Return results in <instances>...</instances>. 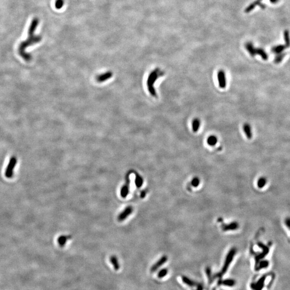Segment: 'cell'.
<instances>
[{"mask_svg": "<svg viewBox=\"0 0 290 290\" xmlns=\"http://www.w3.org/2000/svg\"><path fill=\"white\" fill-rule=\"evenodd\" d=\"M39 24V20L38 18L36 17L32 20L29 27L27 39L20 43L18 46V54L27 62H29L31 60L32 56L31 54L27 53L26 49L29 46L41 42L42 39L41 36L36 35L35 34L36 29L38 27Z\"/></svg>", "mask_w": 290, "mask_h": 290, "instance_id": "1", "label": "cell"}, {"mask_svg": "<svg viewBox=\"0 0 290 290\" xmlns=\"http://www.w3.org/2000/svg\"><path fill=\"white\" fill-rule=\"evenodd\" d=\"M163 75L164 73L162 72L159 68H156L155 70H153L149 75L147 81V86L149 92L152 96L154 97L156 96V91L154 88V84L156 80Z\"/></svg>", "mask_w": 290, "mask_h": 290, "instance_id": "2", "label": "cell"}, {"mask_svg": "<svg viewBox=\"0 0 290 290\" xmlns=\"http://www.w3.org/2000/svg\"><path fill=\"white\" fill-rule=\"evenodd\" d=\"M235 254V249H232L229 252L228 254L227 255V257H226V259L225 260V263H224V265L223 266L222 270L221 271V272H219L217 274H216L215 276V278H217V277L221 278V277L223 276V274H225V273L226 272L229 265H230V264H231Z\"/></svg>", "mask_w": 290, "mask_h": 290, "instance_id": "3", "label": "cell"}, {"mask_svg": "<svg viewBox=\"0 0 290 290\" xmlns=\"http://www.w3.org/2000/svg\"><path fill=\"white\" fill-rule=\"evenodd\" d=\"M16 163H17L16 158L14 156L11 157L5 172V175L6 176V177L10 178L13 177V176L14 175V170L15 167L16 166Z\"/></svg>", "mask_w": 290, "mask_h": 290, "instance_id": "4", "label": "cell"}, {"mask_svg": "<svg viewBox=\"0 0 290 290\" xmlns=\"http://www.w3.org/2000/svg\"><path fill=\"white\" fill-rule=\"evenodd\" d=\"M217 78L218 81L219 86L220 88L224 89L226 87V77L224 70H220L217 74Z\"/></svg>", "mask_w": 290, "mask_h": 290, "instance_id": "5", "label": "cell"}, {"mask_svg": "<svg viewBox=\"0 0 290 290\" xmlns=\"http://www.w3.org/2000/svg\"><path fill=\"white\" fill-rule=\"evenodd\" d=\"M133 207L131 206H128L123 210V211L119 214L118 217V220L119 221H123L125 220L132 213Z\"/></svg>", "mask_w": 290, "mask_h": 290, "instance_id": "6", "label": "cell"}, {"mask_svg": "<svg viewBox=\"0 0 290 290\" xmlns=\"http://www.w3.org/2000/svg\"><path fill=\"white\" fill-rule=\"evenodd\" d=\"M127 177L126 178V183L123 186L120 191V195L123 198H126V197L128 195L129 191H130V178L128 176H126Z\"/></svg>", "mask_w": 290, "mask_h": 290, "instance_id": "7", "label": "cell"}, {"mask_svg": "<svg viewBox=\"0 0 290 290\" xmlns=\"http://www.w3.org/2000/svg\"><path fill=\"white\" fill-rule=\"evenodd\" d=\"M167 261V257L166 256H162L156 263L154 264V265L152 267L151 269V272H154L158 270L159 268H160L161 266H162L163 264L166 263V262Z\"/></svg>", "mask_w": 290, "mask_h": 290, "instance_id": "8", "label": "cell"}, {"mask_svg": "<svg viewBox=\"0 0 290 290\" xmlns=\"http://www.w3.org/2000/svg\"><path fill=\"white\" fill-rule=\"evenodd\" d=\"M113 73L110 72H106L104 74L98 75L97 77V81H98L99 83L104 82L105 81L108 80L109 79H110L111 77H113Z\"/></svg>", "mask_w": 290, "mask_h": 290, "instance_id": "9", "label": "cell"}, {"mask_svg": "<svg viewBox=\"0 0 290 290\" xmlns=\"http://www.w3.org/2000/svg\"><path fill=\"white\" fill-rule=\"evenodd\" d=\"M257 5H259L260 7H261L262 9H264L265 8V5L263 4H262L261 3V1H259V0H256V1H255L253 3H252V4L248 6V7L245 9V13H249L250 11H252L253 9H254L255 7H256Z\"/></svg>", "mask_w": 290, "mask_h": 290, "instance_id": "10", "label": "cell"}, {"mask_svg": "<svg viewBox=\"0 0 290 290\" xmlns=\"http://www.w3.org/2000/svg\"><path fill=\"white\" fill-rule=\"evenodd\" d=\"M245 48L247 50L251 56H255L256 55V48H255L254 45L251 42H248L245 45Z\"/></svg>", "mask_w": 290, "mask_h": 290, "instance_id": "11", "label": "cell"}, {"mask_svg": "<svg viewBox=\"0 0 290 290\" xmlns=\"http://www.w3.org/2000/svg\"><path fill=\"white\" fill-rule=\"evenodd\" d=\"M243 130L248 139H251L252 134V128H251V126H250L249 124H248V123H245L244 124L243 126Z\"/></svg>", "mask_w": 290, "mask_h": 290, "instance_id": "12", "label": "cell"}, {"mask_svg": "<svg viewBox=\"0 0 290 290\" xmlns=\"http://www.w3.org/2000/svg\"><path fill=\"white\" fill-rule=\"evenodd\" d=\"M286 48V46L285 45H277V46H275L274 47H272L271 51H272L273 53H274L275 54H278L281 53V52L284 51Z\"/></svg>", "mask_w": 290, "mask_h": 290, "instance_id": "13", "label": "cell"}, {"mask_svg": "<svg viewBox=\"0 0 290 290\" xmlns=\"http://www.w3.org/2000/svg\"><path fill=\"white\" fill-rule=\"evenodd\" d=\"M236 284V281L234 279H226L224 280V281H221L220 282H219V284H222L224 285L232 287L234 286Z\"/></svg>", "mask_w": 290, "mask_h": 290, "instance_id": "14", "label": "cell"}, {"mask_svg": "<svg viewBox=\"0 0 290 290\" xmlns=\"http://www.w3.org/2000/svg\"><path fill=\"white\" fill-rule=\"evenodd\" d=\"M200 126V121L198 118H195L192 122V128L194 132H197Z\"/></svg>", "mask_w": 290, "mask_h": 290, "instance_id": "15", "label": "cell"}, {"mask_svg": "<svg viewBox=\"0 0 290 290\" xmlns=\"http://www.w3.org/2000/svg\"><path fill=\"white\" fill-rule=\"evenodd\" d=\"M110 262L112 264H113V268L115 269V270H118L120 268V265H119V263H118V259H117V257L116 256H111L110 258Z\"/></svg>", "mask_w": 290, "mask_h": 290, "instance_id": "16", "label": "cell"}, {"mask_svg": "<svg viewBox=\"0 0 290 290\" xmlns=\"http://www.w3.org/2000/svg\"><path fill=\"white\" fill-rule=\"evenodd\" d=\"M217 142H218V139L215 135H211L207 138V144L211 146H213L214 145H216L217 143Z\"/></svg>", "mask_w": 290, "mask_h": 290, "instance_id": "17", "label": "cell"}, {"mask_svg": "<svg viewBox=\"0 0 290 290\" xmlns=\"http://www.w3.org/2000/svg\"><path fill=\"white\" fill-rule=\"evenodd\" d=\"M68 238H69V237L68 236H65V235H61V236H59V238H58V242L59 245L61 247H63V246H65V244L67 242V241L68 240Z\"/></svg>", "mask_w": 290, "mask_h": 290, "instance_id": "18", "label": "cell"}, {"mask_svg": "<svg viewBox=\"0 0 290 290\" xmlns=\"http://www.w3.org/2000/svg\"><path fill=\"white\" fill-rule=\"evenodd\" d=\"M256 54H259V55H260L264 60H267L268 59V54L265 52L264 50L261 48H256Z\"/></svg>", "mask_w": 290, "mask_h": 290, "instance_id": "19", "label": "cell"}, {"mask_svg": "<svg viewBox=\"0 0 290 290\" xmlns=\"http://www.w3.org/2000/svg\"><path fill=\"white\" fill-rule=\"evenodd\" d=\"M182 281L185 284H187L189 286H195L197 285V284L186 276L183 277Z\"/></svg>", "mask_w": 290, "mask_h": 290, "instance_id": "20", "label": "cell"}, {"mask_svg": "<svg viewBox=\"0 0 290 290\" xmlns=\"http://www.w3.org/2000/svg\"><path fill=\"white\" fill-rule=\"evenodd\" d=\"M135 185H136V187L137 188H140L142 185V184H143V182H144V181H143V178L139 174H136L135 175Z\"/></svg>", "mask_w": 290, "mask_h": 290, "instance_id": "21", "label": "cell"}, {"mask_svg": "<svg viewBox=\"0 0 290 290\" xmlns=\"http://www.w3.org/2000/svg\"><path fill=\"white\" fill-rule=\"evenodd\" d=\"M284 40L285 42V46L286 47H288L290 46V33L287 30H285V31L284 32Z\"/></svg>", "mask_w": 290, "mask_h": 290, "instance_id": "22", "label": "cell"}, {"mask_svg": "<svg viewBox=\"0 0 290 290\" xmlns=\"http://www.w3.org/2000/svg\"><path fill=\"white\" fill-rule=\"evenodd\" d=\"M65 1L64 0H55V7L56 9H61L64 5Z\"/></svg>", "mask_w": 290, "mask_h": 290, "instance_id": "23", "label": "cell"}, {"mask_svg": "<svg viewBox=\"0 0 290 290\" xmlns=\"http://www.w3.org/2000/svg\"><path fill=\"white\" fill-rule=\"evenodd\" d=\"M285 55V53H280L277 55L274 59V62L276 63H279L281 62Z\"/></svg>", "mask_w": 290, "mask_h": 290, "instance_id": "24", "label": "cell"}, {"mask_svg": "<svg viewBox=\"0 0 290 290\" xmlns=\"http://www.w3.org/2000/svg\"><path fill=\"white\" fill-rule=\"evenodd\" d=\"M238 227V225L237 223H232L231 224L226 226L224 229L225 231H228V230H234Z\"/></svg>", "mask_w": 290, "mask_h": 290, "instance_id": "25", "label": "cell"}, {"mask_svg": "<svg viewBox=\"0 0 290 290\" xmlns=\"http://www.w3.org/2000/svg\"><path fill=\"white\" fill-rule=\"evenodd\" d=\"M168 270L166 269H163L162 270H160L159 272H158V277L159 278H162L165 276H166V274H168Z\"/></svg>", "mask_w": 290, "mask_h": 290, "instance_id": "26", "label": "cell"}, {"mask_svg": "<svg viewBox=\"0 0 290 290\" xmlns=\"http://www.w3.org/2000/svg\"><path fill=\"white\" fill-rule=\"evenodd\" d=\"M266 180L264 177H262L261 178L259 179V181H258V182H257V185L259 188H262L263 187L265 186V184H266Z\"/></svg>", "mask_w": 290, "mask_h": 290, "instance_id": "27", "label": "cell"}, {"mask_svg": "<svg viewBox=\"0 0 290 290\" xmlns=\"http://www.w3.org/2000/svg\"><path fill=\"white\" fill-rule=\"evenodd\" d=\"M192 185L193 187H196L198 186V185L199 184V180L197 178H193L192 181Z\"/></svg>", "mask_w": 290, "mask_h": 290, "instance_id": "28", "label": "cell"}, {"mask_svg": "<svg viewBox=\"0 0 290 290\" xmlns=\"http://www.w3.org/2000/svg\"><path fill=\"white\" fill-rule=\"evenodd\" d=\"M206 274H207V277H208V278H209V283H211L212 279L211 277V270H210L209 268H207V269H206Z\"/></svg>", "mask_w": 290, "mask_h": 290, "instance_id": "29", "label": "cell"}, {"mask_svg": "<svg viewBox=\"0 0 290 290\" xmlns=\"http://www.w3.org/2000/svg\"><path fill=\"white\" fill-rule=\"evenodd\" d=\"M285 225H286V226L288 228H289V229L290 230V218H287L285 220Z\"/></svg>", "mask_w": 290, "mask_h": 290, "instance_id": "30", "label": "cell"}, {"mask_svg": "<svg viewBox=\"0 0 290 290\" xmlns=\"http://www.w3.org/2000/svg\"><path fill=\"white\" fill-rule=\"evenodd\" d=\"M146 195V190H143L141 192V194H140L141 198H144Z\"/></svg>", "mask_w": 290, "mask_h": 290, "instance_id": "31", "label": "cell"}, {"mask_svg": "<svg viewBox=\"0 0 290 290\" xmlns=\"http://www.w3.org/2000/svg\"><path fill=\"white\" fill-rule=\"evenodd\" d=\"M203 290V287L201 284H197V289L196 290Z\"/></svg>", "mask_w": 290, "mask_h": 290, "instance_id": "32", "label": "cell"}, {"mask_svg": "<svg viewBox=\"0 0 290 290\" xmlns=\"http://www.w3.org/2000/svg\"><path fill=\"white\" fill-rule=\"evenodd\" d=\"M270 1L272 3H276L278 1V0H270Z\"/></svg>", "mask_w": 290, "mask_h": 290, "instance_id": "33", "label": "cell"}, {"mask_svg": "<svg viewBox=\"0 0 290 290\" xmlns=\"http://www.w3.org/2000/svg\"><path fill=\"white\" fill-rule=\"evenodd\" d=\"M259 1H262V0H259Z\"/></svg>", "mask_w": 290, "mask_h": 290, "instance_id": "34", "label": "cell"}]
</instances>
